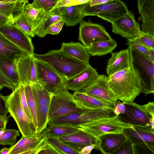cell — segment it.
Listing matches in <instances>:
<instances>
[{
    "mask_svg": "<svg viewBox=\"0 0 154 154\" xmlns=\"http://www.w3.org/2000/svg\"><path fill=\"white\" fill-rule=\"evenodd\" d=\"M14 18L0 13V27L14 23Z\"/></svg>",
    "mask_w": 154,
    "mask_h": 154,
    "instance_id": "7dc6e473",
    "label": "cell"
},
{
    "mask_svg": "<svg viewBox=\"0 0 154 154\" xmlns=\"http://www.w3.org/2000/svg\"><path fill=\"white\" fill-rule=\"evenodd\" d=\"M111 0H90L89 6H93L106 3Z\"/></svg>",
    "mask_w": 154,
    "mask_h": 154,
    "instance_id": "816d5d0a",
    "label": "cell"
},
{
    "mask_svg": "<svg viewBox=\"0 0 154 154\" xmlns=\"http://www.w3.org/2000/svg\"><path fill=\"white\" fill-rule=\"evenodd\" d=\"M64 22L62 20L58 21L53 24L48 29L47 34L57 35L61 30Z\"/></svg>",
    "mask_w": 154,
    "mask_h": 154,
    "instance_id": "ee69618b",
    "label": "cell"
},
{
    "mask_svg": "<svg viewBox=\"0 0 154 154\" xmlns=\"http://www.w3.org/2000/svg\"><path fill=\"white\" fill-rule=\"evenodd\" d=\"M24 86L28 108L32 117L33 122L36 129L37 126L36 108L32 91L31 86L30 85Z\"/></svg>",
    "mask_w": 154,
    "mask_h": 154,
    "instance_id": "d590c367",
    "label": "cell"
},
{
    "mask_svg": "<svg viewBox=\"0 0 154 154\" xmlns=\"http://www.w3.org/2000/svg\"><path fill=\"white\" fill-rule=\"evenodd\" d=\"M18 88L20 100L22 107L28 118L33 122L28 105L25 92V86L19 84L18 86Z\"/></svg>",
    "mask_w": 154,
    "mask_h": 154,
    "instance_id": "f35d334b",
    "label": "cell"
},
{
    "mask_svg": "<svg viewBox=\"0 0 154 154\" xmlns=\"http://www.w3.org/2000/svg\"><path fill=\"white\" fill-rule=\"evenodd\" d=\"M126 45L128 46L133 47L149 57L148 48L146 47L128 39H127Z\"/></svg>",
    "mask_w": 154,
    "mask_h": 154,
    "instance_id": "bcb514c9",
    "label": "cell"
},
{
    "mask_svg": "<svg viewBox=\"0 0 154 154\" xmlns=\"http://www.w3.org/2000/svg\"><path fill=\"white\" fill-rule=\"evenodd\" d=\"M89 5L83 11L84 17L97 16L111 23L125 15L129 11L125 3L120 0H111L105 4L91 7Z\"/></svg>",
    "mask_w": 154,
    "mask_h": 154,
    "instance_id": "52a82bcc",
    "label": "cell"
},
{
    "mask_svg": "<svg viewBox=\"0 0 154 154\" xmlns=\"http://www.w3.org/2000/svg\"><path fill=\"white\" fill-rule=\"evenodd\" d=\"M80 129V128L63 126H48L41 134L46 138H57L74 133Z\"/></svg>",
    "mask_w": 154,
    "mask_h": 154,
    "instance_id": "4dcf8cb0",
    "label": "cell"
},
{
    "mask_svg": "<svg viewBox=\"0 0 154 154\" xmlns=\"http://www.w3.org/2000/svg\"><path fill=\"white\" fill-rule=\"evenodd\" d=\"M135 154H154V147L142 144L134 145Z\"/></svg>",
    "mask_w": 154,
    "mask_h": 154,
    "instance_id": "b9f144b4",
    "label": "cell"
},
{
    "mask_svg": "<svg viewBox=\"0 0 154 154\" xmlns=\"http://www.w3.org/2000/svg\"><path fill=\"white\" fill-rule=\"evenodd\" d=\"M78 39L88 47L93 43L110 40L112 38L104 27L99 23L83 20L79 23Z\"/></svg>",
    "mask_w": 154,
    "mask_h": 154,
    "instance_id": "9c48e42d",
    "label": "cell"
},
{
    "mask_svg": "<svg viewBox=\"0 0 154 154\" xmlns=\"http://www.w3.org/2000/svg\"><path fill=\"white\" fill-rule=\"evenodd\" d=\"M0 71L14 86L15 89L19 84V76L15 63L6 57H0Z\"/></svg>",
    "mask_w": 154,
    "mask_h": 154,
    "instance_id": "83f0119b",
    "label": "cell"
},
{
    "mask_svg": "<svg viewBox=\"0 0 154 154\" xmlns=\"http://www.w3.org/2000/svg\"><path fill=\"white\" fill-rule=\"evenodd\" d=\"M0 86L6 87L14 91L15 90L14 86L9 81L4 75L0 71Z\"/></svg>",
    "mask_w": 154,
    "mask_h": 154,
    "instance_id": "c3c4849f",
    "label": "cell"
},
{
    "mask_svg": "<svg viewBox=\"0 0 154 154\" xmlns=\"http://www.w3.org/2000/svg\"><path fill=\"white\" fill-rule=\"evenodd\" d=\"M98 137L99 140V150L103 154L113 153L127 139L122 133L106 134Z\"/></svg>",
    "mask_w": 154,
    "mask_h": 154,
    "instance_id": "7402d4cb",
    "label": "cell"
},
{
    "mask_svg": "<svg viewBox=\"0 0 154 154\" xmlns=\"http://www.w3.org/2000/svg\"><path fill=\"white\" fill-rule=\"evenodd\" d=\"M73 95L79 106L84 110L113 107V103L96 98L85 93L74 92Z\"/></svg>",
    "mask_w": 154,
    "mask_h": 154,
    "instance_id": "d4e9b609",
    "label": "cell"
},
{
    "mask_svg": "<svg viewBox=\"0 0 154 154\" xmlns=\"http://www.w3.org/2000/svg\"><path fill=\"white\" fill-rule=\"evenodd\" d=\"M7 96H5L0 93V116H6L9 112L7 105Z\"/></svg>",
    "mask_w": 154,
    "mask_h": 154,
    "instance_id": "7bdbcfd3",
    "label": "cell"
},
{
    "mask_svg": "<svg viewBox=\"0 0 154 154\" xmlns=\"http://www.w3.org/2000/svg\"><path fill=\"white\" fill-rule=\"evenodd\" d=\"M10 148L5 147L0 150V154H8Z\"/></svg>",
    "mask_w": 154,
    "mask_h": 154,
    "instance_id": "6f0895ef",
    "label": "cell"
},
{
    "mask_svg": "<svg viewBox=\"0 0 154 154\" xmlns=\"http://www.w3.org/2000/svg\"><path fill=\"white\" fill-rule=\"evenodd\" d=\"M62 20L59 8H55L51 12L45 15L36 26L35 29L36 35L40 38L45 37L53 24Z\"/></svg>",
    "mask_w": 154,
    "mask_h": 154,
    "instance_id": "4316f807",
    "label": "cell"
},
{
    "mask_svg": "<svg viewBox=\"0 0 154 154\" xmlns=\"http://www.w3.org/2000/svg\"><path fill=\"white\" fill-rule=\"evenodd\" d=\"M84 110L79 106L73 94L65 88L52 95L48 110V120Z\"/></svg>",
    "mask_w": 154,
    "mask_h": 154,
    "instance_id": "8992f818",
    "label": "cell"
},
{
    "mask_svg": "<svg viewBox=\"0 0 154 154\" xmlns=\"http://www.w3.org/2000/svg\"><path fill=\"white\" fill-rule=\"evenodd\" d=\"M14 63L17 67L20 84L26 86L37 82L35 62L32 53L22 56Z\"/></svg>",
    "mask_w": 154,
    "mask_h": 154,
    "instance_id": "4fadbf2b",
    "label": "cell"
},
{
    "mask_svg": "<svg viewBox=\"0 0 154 154\" xmlns=\"http://www.w3.org/2000/svg\"><path fill=\"white\" fill-rule=\"evenodd\" d=\"M7 105L10 116L15 121L22 136L29 137L37 134L33 122L28 118L22 107L18 87L7 96Z\"/></svg>",
    "mask_w": 154,
    "mask_h": 154,
    "instance_id": "5b68a950",
    "label": "cell"
},
{
    "mask_svg": "<svg viewBox=\"0 0 154 154\" xmlns=\"http://www.w3.org/2000/svg\"><path fill=\"white\" fill-rule=\"evenodd\" d=\"M93 149L97 150V148L96 145L92 144L86 146L83 148L79 152V154H90Z\"/></svg>",
    "mask_w": 154,
    "mask_h": 154,
    "instance_id": "681fc988",
    "label": "cell"
},
{
    "mask_svg": "<svg viewBox=\"0 0 154 154\" xmlns=\"http://www.w3.org/2000/svg\"><path fill=\"white\" fill-rule=\"evenodd\" d=\"M134 145L130 140L127 139L119 148L110 154H135Z\"/></svg>",
    "mask_w": 154,
    "mask_h": 154,
    "instance_id": "60d3db41",
    "label": "cell"
},
{
    "mask_svg": "<svg viewBox=\"0 0 154 154\" xmlns=\"http://www.w3.org/2000/svg\"><path fill=\"white\" fill-rule=\"evenodd\" d=\"M60 50L65 54L89 65L90 55L87 47L80 42H63Z\"/></svg>",
    "mask_w": 154,
    "mask_h": 154,
    "instance_id": "cb8c5ba5",
    "label": "cell"
},
{
    "mask_svg": "<svg viewBox=\"0 0 154 154\" xmlns=\"http://www.w3.org/2000/svg\"><path fill=\"white\" fill-rule=\"evenodd\" d=\"M111 24L113 32L127 39L137 37L142 32L134 13L129 10L127 14Z\"/></svg>",
    "mask_w": 154,
    "mask_h": 154,
    "instance_id": "7c38bea8",
    "label": "cell"
},
{
    "mask_svg": "<svg viewBox=\"0 0 154 154\" xmlns=\"http://www.w3.org/2000/svg\"><path fill=\"white\" fill-rule=\"evenodd\" d=\"M129 40L148 49H154V36L142 32L138 36Z\"/></svg>",
    "mask_w": 154,
    "mask_h": 154,
    "instance_id": "74e56055",
    "label": "cell"
},
{
    "mask_svg": "<svg viewBox=\"0 0 154 154\" xmlns=\"http://www.w3.org/2000/svg\"><path fill=\"white\" fill-rule=\"evenodd\" d=\"M100 75L90 65L74 76L64 80L65 88L74 92L85 93L96 82Z\"/></svg>",
    "mask_w": 154,
    "mask_h": 154,
    "instance_id": "8fae6325",
    "label": "cell"
},
{
    "mask_svg": "<svg viewBox=\"0 0 154 154\" xmlns=\"http://www.w3.org/2000/svg\"><path fill=\"white\" fill-rule=\"evenodd\" d=\"M28 2L23 0H0V13L14 18L21 12Z\"/></svg>",
    "mask_w": 154,
    "mask_h": 154,
    "instance_id": "f1b7e54d",
    "label": "cell"
},
{
    "mask_svg": "<svg viewBox=\"0 0 154 154\" xmlns=\"http://www.w3.org/2000/svg\"><path fill=\"white\" fill-rule=\"evenodd\" d=\"M29 54L9 40L0 32V57H6L14 62L22 56Z\"/></svg>",
    "mask_w": 154,
    "mask_h": 154,
    "instance_id": "484cf974",
    "label": "cell"
},
{
    "mask_svg": "<svg viewBox=\"0 0 154 154\" xmlns=\"http://www.w3.org/2000/svg\"><path fill=\"white\" fill-rule=\"evenodd\" d=\"M4 130L2 129H1L0 128V131H4Z\"/></svg>",
    "mask_w": 154,
    "mask_h": 154,
    "instance_id": "94428289",
    "label": "cell"
},
{
    "mask_svg": "<svg viewBox=\"0 0 154 154\" xmlns=\"http://www.w3.org/2000/svg\"><path fill=\"white\" fill-rule=\"evenodd\" d=\"M46 138L41 133L29 137L22 136L17 143L10 148L8 154H17L34 149Z\"/></svg>",
    "mask_w": 154,
    "mask_h": 154,
    "instance_id": "603a6c76",
    "label": "cell"
},
{
    "mask_svg": "<svg viewBox=\"0 0 154 154\" xmlns=\"http://www.w3.org/2000/svg\"><path fill=\"white\" fill-rule=\"evenodd\" d=\"M8 117L0 116V128L5 130L8 122Z\"/></svg>",
    "mask_w": 154,
    "mask_h": 154,
    "instance_id": "f5cc1de1",
    "label": "cell"
},
{
    "mask_svg": "<svg viewBox=\"0 0 154 154\" xmlns=\"http://www.w3.org/2000/svg\"><path fill=\"white\" fill-rule=\"evenodd\" d=\"M45 148L47 154H62L52 146L47 143Z\"/></svg>",
    "mask_w": 154,
    "mask_h": 154,
    "instance_id": "f907efd6",
    "label": "cell"
},
{
    "mask_svg": "<svg viewBox=\"0 0 154 154\" xmlns=\"http://www.w3.org/2000/svg\"><path fill=\"white\" fill-rule=\"evenodd\" d=\"M46 138L39 145L29 154H36L40 150L44 148L47 144Z\"/></svg>",
    "mask_w": 154,
    "mask_h": 154,
    "instance_id": "db71d44e",
    "label": "cell"
},
{
    "mask_svg": "<svg viewBox=\"0 0 154 154\" xmlns=\"http://www.w3.org/2000/svg\"><path fill=\"white\" fill-rule=\"evenodd\" d=\"M0 32L22 50L31 54L34 48L31 37L13 24L0 27Z\"/></svg>",
    "mask_w": 154,
    "mask_h": 154,
    "instance_id": "5bb4252c",
    "label": "cell"
},
{
    "mask_svg": "<svg viewBox=\"0 0 154 154\" xmlns=\"http://www.w3.org/2000/svg\"><path fill=\"white\" fill-rule=\"evenodd\" d=\"M141 108L149 121L152 128L154 130V102L140 105Z\"/></svg>",
    "mask_w": 154,
    "mask_h": 154,
    "instance_id": "ab89813d",
    "label": "cell"
},
{
    "mask_svg": "<svg viewBox=\"0 0 154 154\" xmlns=\"http://www.w3.org/2000/svg\"><path fill=\"white\" fill-rule=\"evenodd\" d=\"M117 46L116 42L112 38L109 41L93 43L87 47V49L90 55L101 56L112 53Z\"/></svg>",
    "mask_w": 154,
    "mask_h": 154,
    "instance_id": "f546056e",
    "label": "cell"
},
{
    "mask_svg": "<svg viewBox=\"0 0 154 154\" xmlns=\"http://www.w3.org/2000/svg\"><path fill=\"white\" fill-rule=\"evenodd\" d=\"M35 149L31 150L28 151H26V152L17 154H29L30 153H31L32 152H33Z\"/></svg>",
    "mask_w": 154,
    "mask_h": 154,
    "instance_id": "91938a15",
    "label": "cell"
},
{
    "mask_svg": "<svg viewBox=\"0 0 154 154\" xmlns=\"http://www.w3.org/2000/svg\"><path fill=\"white\" fill-rule=\"evenodd\" d=\"M34 58L44 62L55 70L64 79H70L89 66L59 50H49L42 54L32 53Z\"/></svg>",
    "mask_w": 154,
    "mask_h": 154,
    "instance_id": "7a4b0ae2",
    "label": "cell"
},
{
    "mask_svg": "<svg viewBox=\"0 0 154 154\" xmlns=\"http://www.w3.org/2000/svg\"><path fill=\"white\" fill-rule=\"evenodd\" d=\"M142 32L154 36V0H138Z\"/></svg>",
    "mask_w": 154,
    "mask_h": 154,
    "instance_id": "ac0fdd59",
    "label": "cell"
},
{
    "mask_svg": "<svg viewBox=\"0 0 154 154\" xmlns=\"http://www.w3.org/2000/svg\"><path fill=\"white\" fill-rule=\"evenodd\" d=\"M122 102L125 106L126 111L124 114L119 116L122 122L131 126L151 128L149 121L141 109L140 105L134 102Z\"/></svg>",
    "mask_w": 154,
    "mask_h": 154,
    "instance_id": "e0dca14e",
    "label": "cell"
},
{
    "mask_svg": "<svg viewBox=\"0 0 154 154\" xmlns=\"http://www.w3.org/2000/svg\"><path fill=\"white\" fill-rule=\"evenodd\" d=\"M90 0L86 3L74 5L58 8L62 20L66 26H72L83 20V12L89 5Z\"/></svg>",
    "mask_w": 154,
    "mask_h": 154,
    "instance_id": "ffe728a7",
    "label": "cell"
},
{
    "mask_svg": "<svg viewBox=\"0 0 154 154\" xmlns=\"http://www.w3.org/2000/svg\"><path fill=\"white\" fill-rule=\"evenodd\" d=\"M58 1L59 0H34L31 4L34 8L48 14L55 8Z\"/></svg>",
    "mask_w": 154,
    "mask_h": 154,
    "instance_id": "8d00e7d4",
    "label": "cell"
},
{
    "mask_svg": "<svg viewBox=\"0 0 154 154\" xmlns=\"http://www.w3.org/2000/svg\"><path fill=\"white\" fill-rule=\"evenodd\" d=\"M113 112L115 115H120L124 114L126 111L125 105L120 101L117 100L113 104Z\"/></svg>",
    "mask_w": 154,
    "mask_h": 154,
    "instance_id": "f6af8a7d",
    "label": "cell"
},
{
    "mask_svg": "<svg viewBox=\"0 0 154 154\" xmlns=\"http://www.w3.org/2000/svg\"><path fill=\"white\" fill-rule=\"evenodd\" d=\"M23 12L32 23L35 31L36 26L47 14L43 11L34 8L32 6L31 3L26 4L25 5Z\"/></svg>",
    "mask_w": 154,
    "mask_h": 154,
    "instance_id": "d6a6232c",
    "label": "cell"
},
{
    "mask_svg": "<svg viewBox=\"0 0 154 154\" xmlns=\"http://www.w3.org/2000/svg\"><path fill=\"white\" fill-rule=\"evenodd\" d=\"M109 87L117 100L133 102L143 92L141 78L138 70L131 64L128 68L108 76Z\"/></svg>",
    "mask_w": 154,
    "mask_h": 154,
    "instance_id": "6da1fadb",
    "label": "cell"
},
{
    "mask_svg": "<svg viewBox=\"0 0 154 154\" xmlns=\"http://www.w3.org/2000/svg\"><path fill=\"white\" fill-rule=\"evenodd\" d=\"M13 24L31 37H34L36 35L33 24L23 11L14 18Z\"/></svg>",
    "mask_w": 154,
    "mask_h": 154,
    "instance_id": "1f68e13d",
    "label": "cell"
},
{
    "mask_svg": "<svg viewBox=\"0 0 154 154\" xmlns=\"http://www.w3.org/2000/svg\"><path fill=\"white\" fill-rule=\"evenodd\" d=\"M113 109L112 107L85 109L50 120L47 125L79 128L98 120L115 115Z\"/></svg>",
    "mask_w": 154,
    "mask_h": 154,
    "instance_id": "3957f363",
    "label": "cell"
},
{
    "mask_svg": "<svg viewBox=\"0 0 154 154\" xmlns=\"http://www.w3.org/2000/svg\"><path fill=\"white\" fill-rule=\"evenodd\" d=\"M45 147L40 150L36 154H47Z\"/></svg>",
    "mask_w": 154,
    "mask_h": 154,
    "instance_id": "680465c9",
    "label": "cell"
},
{
    "mask_svg": "<svg viewBox=\"0 0 154 154\" xmlns=\"http://www.w3.org/2000/svg\"><path fill=\"white\" fill-rule=\"evenodd\" d=\"M122 133L134 145L154 147V130L150 127L131 126L125 128Z\"/></svg>",
    "mask_w": 154,
    "mask_h": 154,
    "instance_id": "2e32d148",
    "label": "cell"
},
{
    "mask_svg": "<svg viewBox=\"0 0 154 154\" xmlns=\"http://www.w3.org/2000/svg\"><path fill=\"white\" fill-rule=\"evenodd\" d=\"M35 60L37 82L48 92L52 95L65 88L64 79L55 70L44 62Z\"/></svg>",
    "mask_w": 154,
    "mask_h": 154,
    "instance_id": "ba28073f",
    "label": "cell"
},
{
    "mask_svg": "<svg viewBox=\"0 0 154 154\" xmlns=\"http://www.w3.org/2000/svg\"><path fill=\"white\" fill-rule=\"evenodd\" d=\"M85 93L113 104L118 100L109 87L108 76L103 74L100 75L96 82Z\"/></svg>",
    "mask_w": 154,
    "mask_h": 154,
    "instance_id": "d6986e66",
    "label": "cell"
},
{
    "mask_svg": "<svg viewBox=\"0 0 154 154\" xmlns=\"http://www.w3.org/2000/svg\"><path fill=\"white\" fill-rule=\"evenodd\" d=\"M149 57L154 63V49L148 48Z\"/></svg>",
    "mask_w": 154,
    "mask_h": 154,
    "instance_id": "9f6ffc18",
    "label": "cell"
},
{
    "mask_svg": "<svg viewBox=\"0 0 154 154\" xmlns=\"http://www.w3.org/2000/svg\"><path fill=\"white\" fill-rule=\"evenodd\" d=\"M71 0H59L55 8H60L66 6Z\"/></svg>",
    "mask_w": 154,
    "mask_h": 154,
    "instance_id": "11a10c76",
    "label": "cell"
},
{
    "mask_svg": "<svg viewBox=\"0 0 154 154\" xmlns=\"http://www.w3.org/2000/svg\"><path fill=\"white\" fill-rule=\"evenodd\" d=\"M131 64L140 74L145 95L154 94V63L146 55L131 46H128Z\"/></svg>",
    "mask_w": 154,
    "mask_h": 154,
    "instance_id": "277c9868",
    "label": "cell"
},
{
    "mask_svg": "<svg viewBox=\"0 0 154 154\" xmlns=\"http://www.w3.org/2000/svg\"><path fill=\"white\" fill-rule=\"evenodd\" d=\"M47 143L62 154H79V152L57 138H47Z\"/></svg>",
    "mask_w": 154,
    "mask_h": 154,
    "instance_id": "836d02e7",
    "label": "cell"
},
{
    "mask_svg": "<svg viewBox=\"0 0 154 154\" xmlns=\"http://www.w3.org/2000/svg\"><path fill=\"white\" fill-rule=\"evenodd\" d=\"M57 139L79 152L83 148L92 144L96 145L99 150L98 137L82 128L74 133Z\"/></svg>",
    "mask_w": 154,
    "mask_h": 154,
    "instance_id": "9a60e30c",
    "label": "cell"
},
{
    "mask_svg": "<svg viewBox=\"0 0 154 154\" xmlns=\"http://www.w3.org/2000/svg\"><path fill=\"white\" fill-rule=\"evenodd\" d=\"M130 66L129 51L127 48L112 53L107 61L106 73L108 76Z\"/></svg>",
    "mask_w": 154,
    "mask_h": 154,
    "instance_id": "44dd1931",
    "label": "cell"
},
{
    "mask_svg": "<svg viewBox=\"0 0 154 154\" xmlns=\"http://www.w3.org/2000/svg\"><path fill=\"white\" fill-rule=\"evenodd\" d=\"M131 126L122 122L119 115L103 118L81 126L96 137L108 133H122L123 129Z\"/></svg>",
    "mask_w": 154,
    "mask_h": 154,
    "instance_id": "30bf717a",
    "label": "cell"
},
{
    "mask_svg": "<svg viewBox=\"0 0 154 154\" xmlns=\"http://www.w3.org/2000/svg\"><path fill=\"white\" fill-rule=\"evenodd\" d=\"M19 136V131L15 129H5L0 135V144L9 145L10 147L15 144L17 137Z\"/></svg>",
    "mask_w": 154,
    "mask_h": 154,
    "instance_id": "e575fe53",
    "label": "cell"
}]
</instances>
